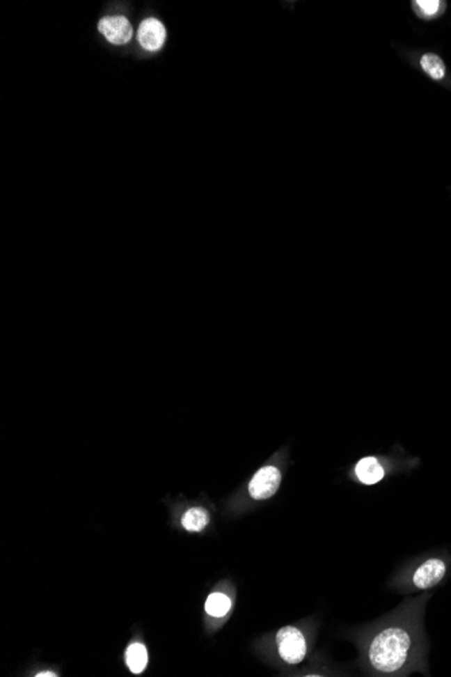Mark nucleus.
<instances>
[{
  "mask_svg": "<svg viewBox=\"0 0 451 677\" xmlns=\"http://www.w3.org/2000/svg\"><path fill=\"white\" fill-rule=\"evenodd\" d=\"M418 629L404 619H393L363 641L365 667L379 676H400L419 655Z\"/></svg>",
  "mask_w": 451,
  "mask_h": 677,
  "instance_id": "1",
  "label": "nucleus"
},
{
  "mask_svg": "<svg viewBox=\"0 0 451 677\" xmlns=\"http://www.w3.org/2000/svg\"><path fill=\"white\" fill-rule=\"evenodd\" d=\"M280 657L291 665L300 664L307 655V641L304 634L297 628L287 626L277 632L276 635Z\"/></svg>",
  "mask_w": 451,
  "mask_h": 677,
  "instance_id": "2",
  "label": "nucleus"
},
{
  "mask_svg": "<svg viewBox=\"0 0 451 677\" xmlns=\"http://www.w3.org/2000/svg\"><path fill=\"white\" fill-rule=\"evenodd\" d=\"M281 483V474L276 467H264L253 476L248 484V494L254 500H267L273 497Z\"/></svg>",
  "mask_w": 451,
  "mask_h": 677,
  "instance_id": "3",
  "label": "nucleus"
},
{
  "mask_svg": "<svg viewBox=\"0 0 451 677\" xmlns=\"http://www.w3.org/2000/svg\"><path fill=\"white\" fill-rule=\"evenodd\" d=\"M448 566L439 557H432L419 565L412 575V584L418 589L435 587L446 576Z\"/></svg>",
  "mask_w": 451,
  "mask_h": 677,
  "instance_id": "4",
  "label": "nucleus"
},
{
  "mask_svg": "<svg viewBox=\"0 0 451 677\" xmlns=\"http://www.w3.org/2000/svg\"><path fill=\"white\" fill-rule=\"evenodd\" d=\"M99 31L113 45H125L133 37V27L122 15L104 17L99 22Z\"/></svg>",
  "mask_w": 451,
  "mask_h": 677,
  "instance_id": "5",
  "label": "nucleus"
},
{
  "mask_svg": "<svg viewBox=\"0 0 451 677\" xmlns=\"http://www.w3.org/2000/svg\"><path fill=\"white\" fill-rule=\"evenodd\" d=\"M166 40L165 26L156 18H148L139 24L138 42L148 52H157Z\"/></svg>",
  "mask_w": 451,
  "mask_h": 677,
  "instance_id": "6",
  "label": "nucleus"
},
{
  "mask_svg": "<svg viewBox=\"0 0 451 677\" xmlns=\"http://www.w3.org/2000/svg\"><path fill=\"white\" fill-rule=\"evenodd\" d=\"M383 465L376 457H365L356 465V476L365 485H373L383 478Z\"/></svg>",
  "mask_w": 451,
  "mask_h": 677,
  "instance_id": "7",
  "label": "nucleus"
},
{
  "mask_svg": "<svg viewBox=\"0 0 451 677\" xmlns=\"http://www.w3.org/2000/svg\"><path fill=\"white\" fill-rule=\"evenodd\" d=\"M126 662H127L129 669L133 674H136V675L142 674L143 669L148 665V651H146V648L142 644H138V642L130 645L127 652H126Z\"/></svg>",
  "mask_w": 451,
  "mask_h": 677,
  "instance_id": "8",
  "label": "nucleus"
},
{
  "mask_svg": "<svg viewBox=\"0 0 451 677\" xmlns=\"http://www.w3.org/2000/svg\"><path fill=\"white\" fill-rule=\"evenodd\" d=\"M208 522H209L208 513L202 507H195V508H191L185 513L181 523H182L185 530L198 533V531H202L203 529H205Z\"/></svg>",
  "mask_w": 451,
  "mask_h": 677,
  "instance_id": "9",
  "label": "nucleus"
},
{
  "mask_svg": "<svg viewBox=\"0 0 451 677\" xmlns=\"http://www.w3.org/2000/svg\"><path fill=\"white\" fill-rule=\"evenodd\" d=\"M231 609V600L222 592H214L207 598L205 611L208 615L222 618Z\"/></svg>",
  "mask_w": 451,
  "mask_h": 677,
  "instance_id": "10",
  "label": "nucleus"
},
{
  "mask_svg": "<svg viewBox=\"0 0 451 677\" xmlns=\"http://www.w3.org/2000/svg\"><path fill=\"white\" fill-rule=\"evenodd\" d=\"M420 65H422V68L425 69V72L435 80H441V79L445 77V73H446L445 64L436 54H432V53L425 54L420 60Z\"/></svg>",
  "mask_w": 451,
  "mask_h": 677,
  "instance_id": "11",
  "label": "nucleus"
},
{
  "mask_svg": "<svg viewBox=\"0 0 451 677\" xmlns=\"http://www.w3.org/2000/svg\"><path fill=\"white\" fill-rule=\"evenodd\" d=\"M415 4L423 15L432 17L434 14L438 13L441 3L438 0H419V1H415Z\"/></svg>",
  "mask_w": 451,
  "mask_h": 677,
  "instance_id": "12",
  "label": "nucleus"
},
{
  "mask_svg": "<svg viewBox=\"0 0 451 677\" xmlns=\"http://www.w3.org/2000/svg\"><path fill=\"white\" fill-rule=\"evenodd\" d=\"M37 676H38V677H45V676H52V677H53V676H56V675H54V674H53V672H41V674H38V675H37Z\"/></svg>",
  "mask_w": 451,
  "mask_h": 677,
  "instance_id": "13",
  "label": "nucleus"
}]
</instances>
